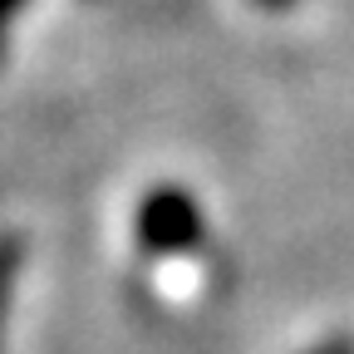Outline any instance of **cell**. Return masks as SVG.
<instances>
[{"label": "cell", "instance_id": "4", "mask_svg": "<svg viewBox=\"0 0 354 354\" xmlns=\"http://www.w3.org/2000/svg\"><path fill=\"white\" fill-rule=\"evenodd\" d=\"M315 354H344V344H325V349H315Z\"/></svg>", "mask_w": 354, "mask_h": 354}, {"label": "cell", "instance_id": "3", "mask_svg": "<svg viewBox=\"0 0 354 354\" xmlns=\"http://www.w3.org/2000/svg\"><path fill=\"white\" fill-rule=\"evenodd\" d=\"M25 6V0H0V50H6V25L15 20V10Z\"/></svg>", "mask_w": 354, "mask_h": 354}, {"label": "cell", "instance_id": "2", "mask_svg": "<svg viewBox=\"0 0 354 354\" xmlns=\"http://www.w3.org/2000/svg\"><path fill=\"white\" fill-rule=\"evenodd\" d=\"M15 271H20V246L0 241V344H6V315H10V295H15Z\"/></svg>", "mask_w": 354, "mask_h": 354}, {"label": "cell", "instance_id": "1", "mask_svg": "<svg viewBox=\"0 0 354 354\" xmlns=\"http://www.w3.org/2000/svg\"><path fill=\"white\" fill-rule=\"evenodd\" d=\"M202 207L192 202V192L183 187H153L138 207V241L153 256H177V251H192L202 246Z\"/></svg>", "mask_w": 354, "mask_h": 354}]
</instances>
